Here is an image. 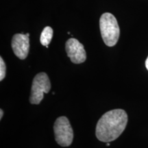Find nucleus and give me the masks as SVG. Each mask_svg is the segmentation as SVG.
<instances>
[{
    "instance_id": "obj_1",
    "label": "nucleus",
    "mask_w": 148,
    "mask_h": 148,
    "mask_svg": "<svg viewBox=\"0 0 148 148\" xmlns=\"http://www.w3.org/2000/svg\"><path fill=\"white\" fill-rule=\"evenodd\" d=\"M127 123V114L122 109H114L105 113L98 121L95 134L100 141L116 140L124 131Z\"/></svg>"
},
{
    "instance_id": "obj_2",
    "label": "nucleus",
    "mask_w": 148,
    "mask_h": 148,
    "mask_svg": "<svg viewBox=\"0 0 148 148\" xmlns=\"http://www.w3.org/2000/svg\"><path fill=\"white\" fill-rule=\"evenodd\" d=\"M99 27L103 42L108 47L114 46L119 38L120 29L113 14L103 13L99 19Z\"/></svg>"
},
{
    "instance_id": "obj_3",
    "label": "nucleus",
    "mask_w": 148,
    "mask_h": 148,
    "mask_svg": "<svg viewBox=\"0 0 148 148\" xmlns=\"http://www.w3.org/2000/svg\"><path fill=\"white\" fill-rule=\"evenodd\" d=\"M56 141L62 147H68L72 143L73 131L69 119L66 116H60L53 125Z\"/></svg>"
},
{
    "instance_id": "obj_4",
    "label": "nucleus",
    "mask_w": 148,
    "mask_h": 148,
    "mask_svg": "<svg viewBox=\"0 0 148 148\" xmlns=\"http://www.w3.org/2000/svg\"><path fill=\"white\" fill-rule=\"evenodd\" d=\"M51 89V83L48 75L44 72L38 73L33 79L29 102L38 104L43 99L44 93H47Z\"/></svg>"
},
{
    "instance_id": "obj_5",
    "label": "nucleus",
    "mask_w": 148,
    "mask_h": 148,
    "mask_svg": "<svg viewBox=\"0 0 148 148\" xmlns=\"http://www.w3.org/2000/svg\"><path fill=\"white\" fill-rule=\"evenodd\" d=\"M66 51L71 62L75 64L84 62L86 59V53L84 46L78 40L69 38L66 42Z\"/></svg>"
},
{
    "instance_id": "obj_6",
    "label": "nucleus",
    "mask_w": 148,
    "mask_h": 148,
    "mask_svg": "<svg viewBox=\"0 0 148 148\" xmlns=\"http://www.w3.org/2000/svg\"><path fill=\"white\" fill-rule=\"evenodd\" d=\"M29 34L28 33L16 34L12 37V48L13 52L19 59L27 58L29 50Z\"/></svg>"
},
{
    "instance_id": "obj_7",
    "label": "nucleus",
    "mask_w": 148,
    "mask_h": 148,
    "mask_svg": "<svg viewBox=\"0 0 148 148\" xmlns=\"http://www.w3.org/2000/svg\"><path fill=\"white\" fill-rule=\"evenodd\" d=\"M53 38V29L51 27L47 26L42 31L40 37V42L43 46L48 48V45L50 43Z\"/></svg>"
},
{
    "instance_id": "obj_8",
    "label": "nucleus",
    "mask_w": 148,
    "mask_h": 148,
    "mask_svg": "<svg viewBox=\"0 0 148 148\" xmlns=\"http://www.w3.org/2000/svg\"><path fill=\"white\" fill-rule=\"evenodd\" d=\"M5 73H6V66L3 58L1 57L0 58V80L2 81L5 78Z\"/></svg>"
},
{
    "instance_id": "obj_9",
    "label": "nucleus",
    "mask_w": 148,
    "mask_h": 148,
    "mask_svg": "<svg viewBox=\"0 0 148 148\" xmlns=\"http://www.w3.org/2000/svg\"><path fill=\"white\" fill-rule=\"evenodd\" d=\"M3 110H0V119H2V116H3Z\"/></svg>"
},
{
    "instance_id": "obj_10",
    "label": "nucleus",
    "mask_w": 148,
    "mask_h": 148,
    "mask_svg": "<svg viewBox=\"0 0 148 148\" xmlns=\"http://www.w3.org/2000/svg\"><path fill=\"white\" fill-rule=\"evenodd\" d=\"M145 66H146V68H147V69L148 70V57L145 60Z\"/></svg>"
},
{
    "instance_id": "obj_11",
    "label": "nucleus",
    "mask_w": 148,
    "mask_h": 148,
    "mask_svg": "<svg viewBox=\"0 0 148 148\" xmlns=\"http://www.w3.org/2000/svg\"><path fill=\"white\" fill-rule=\"evenodd\" d=\"M106 145H107V146H110V143H109V142H108V143H107Z\"/></svg>"
}]
</instances>
